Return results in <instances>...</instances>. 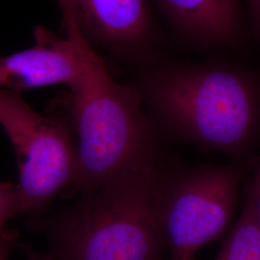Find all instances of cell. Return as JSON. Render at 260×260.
Instances as JSON below:
<instances>
[{
  "instance_id": "12",
  "label": "cell",
  "mask_w": 260,
  "mask_h": 260,
  "mask_svg": "<svg viewBox=\"0 0 260 260\" xmlns=\"http://www.w3.org/2000/svg\"><path fill=\"white\" fill-rule=\"evenodd\" d=\"M14 242L13 233L7 231L0 233V260H7L11 245Z\"/></svg>"
},
{
  "instance_id": "15",
  "label": "cell",
  "mask_w": 260,
  "mask_h": 260,
  "mask_svg": "<svg viewBox=\"0 0 260 260\" xmlns=\"http://www.w3.org/2000/svg\"><path fill=\"white\" fill-rule=\"evenodd\" d=\"M181 260H195V256H190V257H186Z\"/></svg>"
},
{
  "instance_id": "4",
  "label": "cell",
  "mask_w": 260,
  "mask_h": 260,
  "mask_svg": "<svg viewBox=\"0 0 260 260\" xmlns=\"http://www.w3.org/2000/svg\"><path fill=\"white\" fill-rule=\"evenodd\" d=\"M0 125L18 160L21 213L43 211L61 191L76 185L78 159L72 120L41 115L19 93L0 88Z\"/></svg>"
},
{
  "instance_id": "7",
  "label": "cell",
  "mask_w": 260,
  "mask_h": 260,
  "mask_svg": "<svg viewBox=\"0 0 260 260\" xmlns=\"http://www.w3.org/2000/svg\"><path fill=\"white\" fill-rule=\"evenodd\" d=\"M64 22L66 37L39 25L32 47L0 57V88L19 93L64 84L71 90L83 79L98 53L71 22Z\"/></svg>"
},
{
  "instance_id": "14",
  "label": "cell",
  "mask_w": 260,
  "mask_h": 260,
  "mask_svg": "<svg viewBox=\"0 0 260 260\" xmlns=\"http://www.w3.org/2000/svg\"><path fill=\"white\" fill-rule=\"evenodd\" d=\"M25 254H26L28 260H58L55 256H49V255H46V254L37 253V252L31 251L29 249L25 251Z\"/></svg>"
},
{
  "instance_id": "3",
  "label": "cell",
  "mask_w": 260,
  "mask_h": 260,
  "mask_svg": "<svg viewBox=\"0 0 260 260\" xmlns=\"http://www.w3.org/2000/svg\"><path fill=\"white\" fill-rule=\"evenodd\" d=\"M78 176L83 194L131 170L157 162L151 119L136 87L116 82L101 56L71 89Z\"/></svg>"
},
{
  "instance_id": "9",
  "label": "cell",
  "mask_w": 260,
  "mask_h": 260,
  "mask_svg": "<svg viewBox=\"0 0 260 260\" xmlns=\"http://www.w3.org/2000/svg\"><path fill=\"white\" fill-rule=\"evenodd\" d=\"M257 187L253 180L241 213L214 260H260V229L255 212Z\"/></svg>"
},
{
  "instance_id": "1",
  "label": "cell",
  "mask_w": 260,
  "mask_h": 260,
  "mask_svg": "<svg viewBox=\"0 0 260 260\" xmlns=\"http://www.w3.org/2000/svg\"><path fill=\"white\" fill-rule=\"evenodd\" d=\"M136 89L151 120L203 149L241 156L260 137V75L242 66L162 59Z\"/></svg>"
},
{
  "instance_id": "8",
  "label": "cell",
  "mask_w": 260,
  "mask_h": 260,
  "mask_svg": "<svg viewBox=\"0 0 260 260\" xmlns=\"http://www.w3.org/2000/svg\"><path fill=\"white\" fill-rule=\"evenodd\" d=\"M171 33L187 47L202 51L233 49L244 38L238 0H153Z\"/></svg>"
},
{
  "instance_id": "10",
  "label": "cell",
  "mask_w": 260,
  "mask_h": 260,
  "mask_svg": "<svg viewBox=\"0 0 260 260\" xmlns=\"http://www.w3.org/2000/svg\"><path fill=\"white\" fill-rule=\"evenodd\" d=\"M21 214V205L16 184L0 182V233L12 218Z\"/></svg>"
},
{
  "instance_id": "13",
  "label": "cell",
  "mask_w": 260,
  "mask_h": 260,
  "mask_svg": "<svg viewBox=\"0 0 260 260\" xmlns=\"http://www.w3.org/2000/svg\"><path fill=\"white\" fill-rule=\"evenodd\" d=\"M253 180L255 181L256 187H257L256 199H255V212H256V219H257V223L260 229V165Z\"/></svg>"
},
{
  "instance_id": "11",
  "label": "cell",
  "mask_w": 260,
  "mask_h": 260,
  "mask_svg": "<svg viewBox=\"0 0 260 260\" xmlns=\"http://www.w3.org/2000/svg\"><path fill=\"white\" fill-rule=\"evenodd\" d=\"M249 19L254 33L260 38V0H248Z\"/></svg>"
},
{
  "instance_id": "6",
  "label": "cell",
  "mask_w": 260,
  "mask_h": 260,
  "mask_svg": "<svg viewBox=\"0 0 260 260\" xmlns=\"http://www.w3.org/2000/svg\"><path fill=\"white\" fill-rule=\"evenodd\" d=\"M57 1L64 20L92 47L141 69L163 59L164 38L150 0Z\"/></svg>"
},
{
  "instance_id": "2",
  "label": "cell",
  "mask_w": 260,
  "mask_h": 260,
  "mask_svg": "<svg viewBox=\"0 0 260 260\" xmlns=\"http://www.w3.org/2000/svg\"><path fill=\"white\" fill-rule=\"evenodd\" d=\"M157 162L123 173L66 210L54 225L58 260H159Z\"/></svg>"
},
{
  "instance_id": "5",
  "label": "cell",
  "mask_w": 260,
  "mask_h": 260,
  "mask_svg": "<svg viewBox=\"0 0 260 260\" xmlns=\"http://www.w3.org/2000/svg\"><path fill=\"white\" fill-rule=\"evenodd\" d=\"M241 170L206 166L166 177L161 172L156 212L174 260L195 256L231 230L238 203Z\"/></svg>"
}]
</instances>
